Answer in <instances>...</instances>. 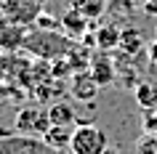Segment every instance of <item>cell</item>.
<instances>
[{
  "instance_id": "cell-1",
  "label": "cell",
  "mask_w": 157,
  "mask_h": 154,
  "mask_svg": "<svg viewBox=\"0 0 157 154\" xmlns=\"http://www.w3.org/2000/svg\"><path fill=\"white\" fill-rule=\"evenodd\" d=\"M72 45H75V40H69L64 32H59V29H37L35 27L32 32H27L21 53L40 58V61H59V58H67Z\"/></svg>"
},
{
  "instance_id": "cell-2",
  "label": "cell",
  "mask_w": 157,
  "mask_h": 154,
  "mask_svg": "<svg viewBox=\"0 0 157 154\" xmlns=\"http://www.w3.org/2000/svg\"><path fill=\"white\" fill-rule=\"evenodd\" d=\"M0 154H59L45 138L24 136L16 130H0Z\"/></svg>"
},
{
  "instance_id": "cell-3",
  "label": "cell",
  "mask_w": 157,
  "mask_h": 154,
  "mask_svg": "<svg viewBox=\"0 0 157 154\" xmlns=\"http://www.w3.org/2000/svg\"><path fill=\"white\" fill-rule=\"evenodd\" d=\"M72 154H104L107 152V133L91 122L77 125L72 133V144H69Z\"/></svg>"
},
{
  "instance_id": "cell-4",
  "label": "cell",
  "mask_w": 157,
  "mask_h": 154,
  "mask_svg": "<svg viewBox=\"0 0 157 154\" xmlns=\"http://www.w3.org/2000/svg\"><path fill=\"white\" fill-rule=\"evenodd\" d=\"M51 130V117L48 109H40V106H21L16 114V133H24V136H37L43 138Z\"/></svg>"
},
{
  "instance_id": "cell-5",
  "label": "cell",
  "mask_w": 157,
  "mask_h": 154,
  "mask_svg": "<svg viewBox=\"0 0 157 154\" xmlns=\"http://www.w3.org/2000/svg\"><path fill=\"white\" fill-rule=\"evenodd\" d=\"M0 13L21 27H32L40 19L43 6L37 0H0Z\"/></svg>"
},
{
  "instance_id": "cell-6",
  "label": "cell",
  "mask_w": 157,
  "mask_h": 154,
  "mask_svg": "<svg viewBox=\"0 0 157 154\" xmlns=\"http://www.w3.org/2000/svg\"><path fill=\"white\" fill-rule=\"evenodd\" d=\"M27 27L11 21V19L0 16V51L3 53H21L24 48V40H27Z\"/></svg>"
},
{
  "instance_id": "cell-7",
  "label": "cell",
  "mask_w": 157,
  "mask_h": 154,
  "mask_svg": "<svg viewBox=\"0 0 157 154\" xmlns=\"http://www.w3.org/2000/svg\"><path fill=\"white\" fill-rule=\"evenodd\" d=\"M88 72L93 74V80L99 82V88H107V85H112V82L117 80V64H115V58L109 56L107 51H93L91 69H88Z\"/></svg>"
},
{
  "instance_id": "cell-8",
  "label": "cell",
  "mask_w": 157,
  "mask_h": 154,
  "mask_svg": "<svg viewBox=\"0 0 157 154\" xmlns=\"http://www.w3.org/2000/svg\"><path fill=\"white\" fill-rule=\"evenodd\" d=\"M59 27H61V32H64L69 40H83L85 35L91 32V21H88V19H85L77 8H72V6L61 13Z\"/></svg>"
},
{
  "instance_id": "cell-9",
  "label": "cell",
  "mask_w": 157,
  "mask_h": 154,
  "mask_svg": "<svg viewBox=\"0 0 157 154\" xmlns=\"http://www.w3.org/2000/svg\"><path fill=\"white\" fill-rule=\"evenodd\" d=\"M69 93H72L77 101H85V104H91L93 98L99 96V82L93 80V74H91V72H77V74L72 77Z\"/></svg>"
},
{
  "instance_id": "cell-10",
  "label": "cell",
  "mask_w": 157,
  "mask_h": 154,
  "mask_svg": "<svg viewBox=\"0 0 157 154\" xmlns=\"http://www.w3.org/2000/svg\"><path fill=\"white\" fill-rule=\"evenodd\" d=\"M77 128V125H75ZM75 128H69V125H51V130L45 133V144H51L56 152H64V149H69V144H72V133Z\"/></svg>"
},
{
  "instance_id": "cell-11",
  "label": "cell",
  "mask_w": 157,
  "mask_h": 154,
  "mask_svg": "<svg viewBox=\"0 0 157 154\" xmlns=\"http://www.w3.org/2000/svg\"><path fill=\"white\" fill-rule=\"evenodd\" d=\"M48 117H51V125H69V128L77 125V112H75V106L67 104V101H56V104L48 109Z\"/></svg>"
},
{
  "instance_id": "cell-12",
  "label": "cell",
  "mask_w": 157,
  "mask_h": 154,
  "mask_svg": "<svg viewBox=\"0 0 157 154\" xmlns=\"http://www.w3.org/2000/svg\"><path fill=\"white\" fill-rule=\"evenodd\" d=\"M133 93H136V104L141 109H152L157 106V82L152 80H141L133 85Z\"/></svg>"
},
{
  "instance_id": "cell-13",
  "label": "cell",
  "mask_w": 157,
  "mask_h": 154,
  "mask_svg": "<svg viewBox=\"0 0 157 154\" xmlns=\"http://www.w3.org/2000/svg\"><path fill=\"white\" fill-rule=\"evenodd\" d=\"M115 48H120V29L117 27H112V24H107V27H99L96 29V51H115Z\"/></svg>"
},
{
  "instance_id": "cell-14",
  "label": "cell",
  "mask_w": 157,
  "mask_h": 154,
  "mask_svg": "<svg viewBox=\"0 0 157 154\" xmlns=\"http://www.w3.org/2000/svg\"><path fill=\"white\" fill-rule=\"evenodd\" d=\"M72 8H77L88 21H93L107 11V0H72Z\"/></svg>"
},
{
  "instance_id": "cell-15",
  "label": "cell",
  "mask_w": 157,
  "mask_h": 154,
  "mask_svg": "<svg viewBox=\"0 0 157 154\" xmlns=\"http://www.w3.org/2000/svg\"><path fill=\"white\" fill-rule=\"evenodd\" d=\"M141 45H144V37H141L139 29H133V27H128V29H120V51H123V53L133 56V53H136Z\"/></svg>"
},
{
  "instance_id": "cell-16",
  "label": "cell",
  "mask_w": 157,
  "mask_h": 154,
  "mask_svg": "<svg viewBox=\"0 0 157 154\" xmlns=\"http://www.w3.org/2000/svg\"><path fill=\"white\" fill-rule=\"evenodd\" d=\"M91 56H93V53H88L83 45H72V51L67 53V58H69L75 74H77V72H88V69H91Z\"/></svg>"
},
{
  "instance_id": "cell-17",
  "label": "cell",
  "mask_w": 157,
  "mask_h": 154,
  "mask_svg": "<svg viewBox=\"0 0 157 154\" xmlns=\"http://www.w3.org/2000/svg\"><path fill=\"white\" fill-rule=\"evenodd\" d=\"M136 154H157V136L152 133H144L136 144Z\"/></svg>"
},
{
  "instance_id": "cell-18",
  "label": "cell",
  "mask_w": 157,
  "mask_h": 154,
  "mask_svg": "<svg viewBox=\"0 0 157 154\" xmlns=\"http://www.w3.org/2000/svg\"><path fill=\"white\" fill-rule=\"evenodd\" d=\"M141 125H144V133H152V136H157V106H152V109H144Z\"/></svg>"
},
{
  "instance_id": "cell-19",
  "label": "cell",
  "mask_w": 157,
  "mask_h": 154,
  "mask_svg": "<svg viewBox=\"0 0 157 154\" xmlns=\"http://www.w3.org/2000/svg\"><path fill=\"white\" fill-rule=\"evenodd\" d=\"M37 29H56V21H53V19H48L45 16V13H40V19H37Z\"/></svg>"
},
{
  "instance_id": "cell-20",
  "label": "cell",
  "mask_w": 157,
  "mask_h": 154,
  "mask_svg": "<svg viewBox=\"0 0 157 154\" xmlns=\"http://www.w3.org/2000/svg\"><path fill=\"white\" fill-rule=\"evenodd\" d=\"M141 11L157 19V0H144V3H141Z\"/></svg>"
},
{
  "instance_id": "cell-21",
  "label": "cell",
  "mask_w": 157,
  "mask_h": 154,
  "mask_svg": "<svg viewBox=\"0 0 157 154\" xmlns=\"http://www.w3.org/2000/svg\"><path fill=\"white\" fill-rule=\"evenodd\" d=\"M149 61H152V64H157V40L155 43H149Z\"/></svg>"
},
{
  "instance_id": "cell-22",
  "label": "cell",
  "mask_w": 157,
  "mask_h": 154,
  "mask_svg": "<svg viewBox=\"0 0 157 154\" xmlns=\"http://www.w3.org/2000/svg\"><path fill=\"white\" fill-rule=\"evenodd\" d=\"M37 3H40V6H45V3H48V0H37Z\"/></svg>"
},
{
  "instance_id": "cell-23",
  "label": "cell",
  "mask_w": 157,
  "mask_h": 154,
  "mask_svg": "<svg viewBox=\"0 0 157 154\" xmlns=\"http://www.w3.org/2000/svg\"><path fill=\"white\" fill-rule=\"evenodd\" d=\"M104 154H117V152H109V149H107V152H104Z\"/></svg>"
},
{
  "instance_id": "cell-24",
  "label": "cell",
  "mask_w": 157,
  "mask_h": 154,
  "mask_svg": "<svg viewBox=\"0 0 157 154\" xmlns=\"http://www.w3.org/2000/svg\"><path fill=\"white\" fill-rule=\"evenodd\" d=\"M0 58H3V53H0Z\"/></svg>"
}]
</instances>
